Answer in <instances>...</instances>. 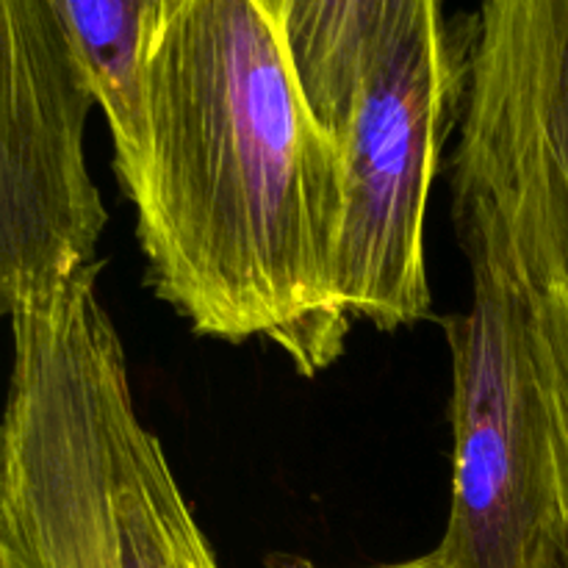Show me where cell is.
Returning a JSON list of instances; mask_svg holds the SVG:
<instances>
[{
  "label": "cell",
  "instance_id": "cell-1",
  "mask_svg": "<svg viewBox=\"0 0 568 568\" xmlns=\"http://www.w3.org/2000/svg\"><path fill=\"white\" fill-rule=\"evenodd\" d=\"M142 153L122 181L161 300L200 336L264 338L305 377L342 355V144L311 111L272 0H159Z\"/></svg>",
  "mask_w": 568,
  "mask_h": 568
},
{
  "label": "cell",
  "instance_id": "cell-2",
  "mask_svg": "<svg viewBox=\"0 0 568 568\" xmlns=\"http://www.w3.org/2000/svg\"><path fill=\"white\" fill-rule=\"evenodd\" d=\"M87 272L9 314L0 568H220Z\"/></svg>",
  "mask_w": 568,
  "mask_h": 568
},
{
  "label": "cell",
  "instance_id": "cell-3",
  "mask_svg": "<svg viewBox=\"0 0 568 568\" xmlns=\"http://www.w3.org/2000/svg\"><path fill=\"white\" fill-rule=\"evenodd\" d=\"M458 220L475 294L447 325L455 477L436 552L449 568H530L564 516L538 294L486 216Z\"/></svg>",
  "mask_w": 568,
  "mask_h": 568
},
{
  "label": "cell",
  "instance_id": "cell-4",
  "mask_svg": "<svg viewBox=\"0 0 568 568\" xmlns=\"http://www.w3.org/2000/svg\"><path fill=\"white\" fill-rule=\"evenodd\" d=\"M475 17L422 22L366 81L344 155L338 292L353 320L381 331L430 314L425 216L458 111L464 109Z\"/></svg>",
  "mask_w": 568,
  "mask_h": 568
},
{
  "label": "cell",
  "instance_id": "cell-5",
  "mask_svg": "<svg viewBox=\"0 0 568 568\" xmlns=\"http://www.w3.org/2000/svg\"><path fill=\"white\" fill-rule=\"evenodd\" d=\"M455 197L503 233L532 292H568V0L480 3Z\"/></svg>",
  "mask_w": 568,
  "mask_h": 568
},
{
  "label": "cell",
  "instance_id": "cell-6",
  "mask_svg": "<svg viewBox=\"0 0 568 568\" xmlns=\"http://www.w3.org/2000/svg\"><path fill=\"white\" fill-rule=\"evenodd\" d=\"M98 105L48 0H0V297L6 314L98 270L105 214L83 153Z\"/></svg>",
  "mask_w": 568,
  "mask_h": 568
},
{
  "label": "cell",
  "instance_id": "cell-7",
  "mask_svg": "<svg viewBox=\"0 0 568 568\" xmlns=\"http://www.w3.org/2000/svg\"><path fill=\"white\" fill-rule=\"evenodd\" d=\"M311 111L342 144L372 72L442 0H272Z\"/></svg>",
  "mask_w": 568,
  "mask_h": 568
},
{
  "label": "cell",
  "instance_id": "cell-8",
  "mask_svg": "<svg viewBox=\"0 0 568 568\" xmlns=\"http://www.w3.org/2000/svg\"><path fill=\"white\" fill-rule=\"evenodd\" d=\"M89 72L125 181L142 153V59L159 0H48Z\"/></svg>",
  "mask_w": 568,
  "mask_h": 568
},
{
  "label": "cell",
  "instance_id": "cell-9",
  "mask_svg": "<svg viewBox=\"0 0 568 568\" xmlns=\"http://www.w3.org/2000/svg\"><path fill=\"white\" fill-rule=\"evenodd\" d=\"M538 320H541L544 358H547L549 388H552L555 425H558L560 491L564 516H568V292L552 288L538 294Z\"/></svg>",
  "mask_w": 568,
  "mask_h": 568
},
{
  "label": "cell",
  "instance_id": "cell-10",
  "mask_svg": "<svg viewBox=\"0 0 568 568\" xmlns=\"http://www.w3.org/2000/svg\"><path fill=\"white\" fill-rule=\"evenodd\" d=\"M530 568H568V516H560L549 527L547 538H544Z\"/></svg>",
  "mask_w": 568,
  "mask_h": 568
},
{
  "label": "cell",
  "instance_id": "cell-11",
  "mask_svg": "<svg viewBox=\"0 0 568 568\" xmlns=\"http://www.w3.org/2000/svg\"><path fill=\"white\" fill-rule=\"evenodd\" d=\"M377 568H449V566L444 564L442 555L433 549V552L425 555V558H414V560H405V564H388V566H377Z\"/></svg>",
  "mask_w": 568,
  "mask_h": 568
}]
</instances>
